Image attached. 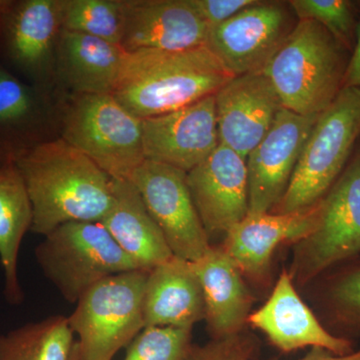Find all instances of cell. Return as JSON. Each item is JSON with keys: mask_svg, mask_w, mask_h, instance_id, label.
<instances>
[{"mask_svg": "<svg viewBox=\"0 0 360 360\" xmlns=\"http://www.w3.org/2000/svg\"><path fill=\"white\" fill-rule=\"evenodd\" d=\"M13 160L32 202L34 233L46 236L70 222H101L110 210L113 179L60 137Z\"/></svg>", "mask_w": 360, "mask_h": 360, "instance_id": "6da1fadb", "label": "cell"}, {"mask_svg": "<svg viewBox=\"0 0 360 360\" xmlns=\"http://www.w3.org/2000/svg\"><path fill=\"white\" fill-rule=\"evenodd\" d=\"M233 77L206 45L129 52L111 94L136 117H153L214 96Z\"/></svg>", "mask_w": 360, "mask_h": 360, "instance_id": "7a4b0ae2", "label": "cell"}, {"mask_svg": "<svg viewBox=\"0 0 360 360\" xmlns=\"http://www.w3.org/2000/svg\"><path fill=\"white\" fill-rule=\"evenodd\" d=\"M345 70L340 42L319 23L298 20L264 72L283 108L319 115L342 89Z\"/></svg>", "mask_w": 360, "mask_h": 360, "instance_id": "3957f363", "label": "cell"}, {"mask_svg": "<svg viewBox=\"0 0 360 360\" xmlns=\"http://www.w3.org/2000/svg\"><path fill=\"white\" fill-rule=\"evenodd\" d=\"M58 129L112 179H131L146 160L141 118L111 94H65L58 103Z\"/></svg>", "mask_w": 360, "mask_h": 360, "instance_id": "277c9868", "label": "cell"}, {"mask_svg": "<svg viewBox=\"0 0 360 360\" xmlns=\"http://www.w3.org/2000/svg\"><path fill=\"white\" fill-rule=\"evenodd\" d=\"M360 135V89L342 87L317 118L276 213L307 210L342 174Z\"/></svg>", "mask_w": 360, "mask_h": 360, "instance_id": "5b68a950", "label": "cell"}, {"mask_svg": "<svg viewBox=\"0 0 360 360\" xmlns=\"http://www.w3.org/2000/svg\"><path fill=\"white\" fill-rule=\"evenodd\" d=\"M149 270L108 277L77 302L68 322L78 336L77 360H113L144 328L143 295Z\"/></svg>", "mask_w": 360, "mask_h": 360, "instance_id": "8992f818", "label": "cell"}, {"mask_svg": "<svg viewBox=\"0 0 360 360\" xmlns=\"http://www.w3.org/2000/svg\"><path fill=\"white\" fill-rule=\"evenodd\" d=\"M45 277L70 303L99 281L139 269L101 222H70L44 236L35 248Z\"/></svg>", "mask_w": 360, "mask_h": 360, "instance_id": "52a82bcc", "label": "cell"}, {"mask_svg": "<svg viewBox=\"0 0 360 360\" xmlns=\"http://www.w3.org/2000/svg\"><path fill=\"white\" fill-rule=\"evenodd\" d=\"M360 255V150L319 201L314 231L296 243L290 276L307 283Z\"/></svg>", "mask_w": 360, "mask_h": 360, "instance_id": "ba28073f", "label": "cell"}, {"mask_svg": "<svg viewBox=\"0 0 360 360\" xmlns=\"http://www.w3.org/2000/svg\"><path fill=\"white\" fill-rule=\"evenodd\" d=\"M297 23L290 4L258 1L208 30L206 46L232 77L264 71Z\"/></svg>", "mask_w": 360, "mask_h": 360, "instance_id": "9c48e42d", "label": "cell"}, {"mask_svg": "<svg viewBox=\"0 0 360 360\" xmlns=\"http://www.w3.org/2000/svg\"><path fill=\"white\" fill-rule=\"evenodd\" d=\"M130 181L160 227L174 257L194 262L210 250L186 181V172L144 160Z\"/></svg>", "mask_w": 360, "mask_h": 360, "instance_id": "30bf717a", "label": "cell"}, {"mask_svg": "<svg viewBox=\"0 0 360 360\" xmlns=\"http://www.w3.org/2000/svg\"><path fill=\"white\" fill-rule=\"evenodd\" d=\"M61 32V0L13 1L0 16V37L7 58L34 86L47 92L56 82Z\"/></svg>", "mask_w": 360, "mask_h": 360, "instance_id": "8fae6325", "label": "cell"}, {"mask_svg": "<svg viewBox=\"0 0 360 360\" xmlns=\"http://www.w3.org/2000/svg\"><path fill=\"white\" fill-rule=\"evenodd\" d=\"M319 115H300L285 108L279 111L267 134L246 158L248 214L270 212L283 200Z\"/></svg>", "mask_w": 360, "mask_h": 360, "instance_id": "7c38bea8", "label": "cell"}, {"mask_svg": "<svg viewBox=\"0 0 360 360\" xmlns=\"http://www.w3.org/2000/svg\"><path fill=\"white\" fill-rule=\"evenodd\" d=\"M144 160L189 172L219 144L214 96L141 120Z\"/></svg>", "mask_w": 360, "mask_h": 360, "instance_id": "4fadbf2b", "label": "cell"}, {"mask_svg": "<svg viewBox=\"0 0 360 360\" xmlns=\"http://www.w3.org/2000/svg\"><path fill=\"white\" fill-rule=\"evenodd\" d=\"M187 186L207 236L226 234L248 217L246 160L219 143L203 162L186 174Z\"/></svg>", "mask_w": 360, "mask_h": 360, "instance_id": "5bb4252c", "label": "cell"}, {"mask_svg": "<svg viewBox=\"0 0 360 360\" xmlns=\"http://www.w3.org/2000/svg\"><path fill=\"white\" fill-rule=\"evenodd\" d=\"M214 104L219 143L245 160L283 108L264 71L232 77L214 94Z\"/></svg>", "mask_w": 360, "mask_h": 360, "instance_id": "9a60e30c", "label": "cell"}, {"mask_svg": "<svg viewBox=\"0 0 360 360\" xmlns=\"http://www.w3.org/2000/svg\"><path fill=\"white\" fill-rule=\"evenodd\" d=\"M208 30L191 0H125L120 45L127 52L187 51L205 45Z\"/></svg>", "mask_w": 360, "mask_h": 360, "instance_id": "2e32d148", "label": "cell"}, {"mask_svg": "<svg viewBox=\"0 0 360 360\" xmlns=\"http://www.w3.org/2000/svg\"><path fill=\"white\" fill-rule=\"evenodd\" d=\"M248 322L284 352L307 347L324 348L338 355L352 352L349 340L333 335L317 321L296 292L290 272L281 274L267 302L250 314Z\"/></svg>", "mask_w": 360, "mask_h": 360, "instance_id": "e0dca14e", "label": "cell"}, {"mask_svg": "<svg viewBox=\"0 0 360 360\" xmlns=\"http://www.w3.org/2000/svg\"><path fill=\"white\" fill-rule=\"evenodd\" d=\"M317 214L319 202L300 212L248 214L225 234L224 250L240 272L262 276L279 245L298 243L314 231Z\"/></svg>", "mask_w": 360, "mask_h": 360, "instance_id": "ac0fdd59", "label": "cell"}, {"mask_svg": "<svg viewBox=\"0 0 360 360\" xmlns=\"http://www.w3.org/2000/svg\"><path fill=\"white\" fill-rule=\"evenodd\" d=\"M58 123V105L49 92L23 84L0 66V160H13L49 141L46 130Z\"/></svg>", "mask_w": 360, "mask_h": 360, "instance_id": "d6986e66", "label": "cell"}, {"mask_svg": "<svg viewBox=\"0 0 360 360\" xmlns=\"http://www.w3.org/2000/svg\"><path fill=\"white\" fill-rule=\"evenodd\" d=\"M143 319L144 328H188L205 319V298L193 262L172 257L149 270Z\"/></svg>", "mask_w": 360, "mask_h": 360, "instance_id": "ffe728a7", "label": "cell"}, {"mask_svg": "<svg viewBox=\"0 0 360 360\" xmlns=\"http://www.w3.org/2000/svg\"><path fill=\"white\" fill-rule=\"evenodd\" d=\"M127 52L120 44L63 30L56 56V84L66 94H111Z\"/></svg>", "mask_w": 360, "mask_h": 360, "instance_id": "44dd1931", "label": "cell"}, {"mask_svg": "<svg viewBox=\"0 0 360 360\" xmlns=\"http://www.w3.org/2000/svg\"><path fill=\"white\" fill-rule=\"evenodd\" d=\"M193 264L200 279L205 298V319L213 340L240 333L252 304L240 270L224 248L213 246Z\"/></svg>", "mask_w": 360, "mask_h": 360, "instance_id": "7402d4cb", "label": "cell"}, {"mask_svg": "<svg viewBox=\"0 0 360 360\" xmlns=\"http://www.w3.org/2000/svg\"><path fill=\"white\" fill-rule=\"evenodd\" d=\"M112 193V205L101 224L139 269L150 270L174 257L134 184L113 179Z\"/></svg>", "mask_w": 360, "mask_h": 360, "instance_id": "603a6c76", "label": "cell"}, {"mask_svg": "<svg viewBox=\"0 0 360 360\" xmlns=\"http://www.w3.org/2000/svg\"><path fill=\"white\" fill-rule=\"evenodd\" d=\"M32 206L25 180L13 160L0 165V262L7 302L20 304L23 291L18 279V257L26 232L32 231Z\"/></svg>", "mask_w": 360, "mask_h": 360, "instance_id": "cb8c5ba5", "label": "cell"}, {"mask_svg": "<svg viewBox=\"0 0 360 360\" xmlns=\"http://www.w3.org/2000/svg\"><path fill=\"white\" fill-rule=\"evenodd\" d=\"M75 348V333L63 315L0 335V360H72Z\"/></svg>", "mask_w": 360, "mask_h": 360, "instance_id": "d4e9b609", "label": "cell"}, {"mask_svg": "<svg viewBox=\"0 0 360 360\" xmlns=\"http://www.w3.org/2000/svg\"><path fill=\"white\" fill-rule=\"evenodd\" d=\"M63 30L122 44L125 0H61Z\"/></svg>", "mask_w": 360, "mask_h": 360, "instance_id": "484cf974", "label": "cell"}, {"mask_svg": "<svg viewBox=\"0 0 360 360\" xmlns=\"http://www.w3.org/2000/svg\"><path fill=\"white\" fill-rule=\"evenodd\" d=\"M193 328H144L129 345L123 360H184L193 347Z\"/></svg>", "mask_w": 360, "mask_h": 360, "instance_id": "4316f807", "label": "cell"}, {"mask_svg": "<svg viewBox=\"0 0 360 360\" xmlns=\"http://www.w3.org/2000/svg\"><path fill=\"white\" fill-rule=\"evenodd\" d=\"M298 20H314L323 26L341 45L349 46L354 33L350 2L345 0H291L288 2Z\"/></svg>", "mask_w": 360, "mask_h": 360, "instance_id": "83f0119b", "label": "cell"}, {"mask_svg": "<svg viewBox=\"0 0 360 360\" xmlns=\"http://www.w3.org/2000/svg\"><path fill=\"white\" fill-rule=\"evenodd\" d=\"M329 300L340 324L360 329V265L340 274L333 281Z\"/></svg>", "mask_w": 360, "mask_h": 360, "instance_id": "f1b7e54d", "label": "cell"}, {"mask_svg": "<svg viewBox=\"0 0 360 360\" xmlns=\"http://www.w3.org/2000/svg\"><path fill=\"white\" fill-rule=\"evenodd\" d=\"M255 349V341L240 333L203 345H193L184 360H252Z\"/></svg>", "mask_w": 360, "mask_h": 360, "instance_id": "f546056e", "label": "cell"}, {"mask_svg": "<svg viewBox=\"0 0 360 360\" xmlns=\"http://www.w3.org/2000/svg\"><path fill=\"white\" fill-rule=\"evenodd\" d=\"M258 0H191L208 28L224 22Z\"/></svg>", "mask_w": 360, "mask_h": 360, "instance_id": "4dcf8cb0", "label": "cell"}, {"mask_svg": "<svg viewBox=\"0 0 360 360\" xmlns=\"http://www.w3.org/2000/svg\"><path fill=\"white\" fill-rule=\"evenodd\" d=\"M343 87H355L360 89V23L356 28V41L354 53L348 61L343 77Z\"/></svg>", "mask_w": 360, "mask_h": 360, "instance_id": "1f68e13d", "label": "cell"}, {"mask_svg": "<svg viewBox=\"0 0 360 360\" xmlns=\"http://www.w3.org/2000/svg\"><path fill=\"white\" fill-rule=\"evenodd\" d=\"M300 360H360V350L345 355H338L324 348L312 347L309 354Z\"/></svg>", "mask_w": 360, "mask_h": 360, "instance_id": "d6a6232c", "label": "cell"}, {"mask_svg": "<svg viewBox=\"0 0 360 360\" xmlns=\"http://www.w3.org/2000/svg\"><path fill=\"white\" fill-rule=\"evenodd\" d=\"M72 360H77V356H75V354H73V359Z\"/></svg>", "mask_w": 360, "mask_h": 360, "instance_id": "836d02e7", "label": "cell"}]
</instances>
